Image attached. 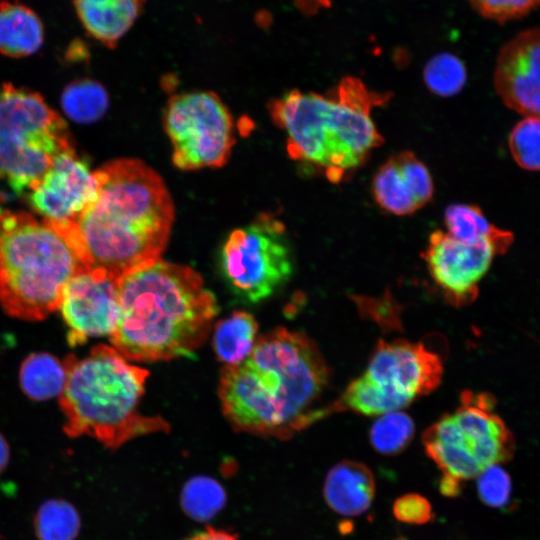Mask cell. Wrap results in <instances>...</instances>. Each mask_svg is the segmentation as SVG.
<instances>
[{
  "label": "cell",
  "mask_w": 540,
  "mask_h": 540,
  "mask_svg": "<svg viewBox=\"0 0 540 540\" xmlns=\"http://www.w3.org/2000/svg\"><path fill=\"white\" fill-rule=\"evenodd\" d=\"M255 22L261 28H267L271 23V15L267 11H258L255 14Z\"/></svg>",
  "instance_id": "cell-36"
},
{
  "label": "cell",
  "mask_w": 540,
  "mask_h": 540,
  "mask_svg": "<svg viewBox=\"0 0 540 540\" xmlns=\"http://www.w3.org/2000/svg\"><path fill=\"white\" fill-rule=\"evenodd\" d=\"M390 97L346 76L324 94L291 90L273 100L269 111L286 135L289 157L338 183L383 143L372 110Z\"/></svg>",
  "instance_id": "cell-4"
},
{
  "label": "cell",
  "mask_w": 540,
  "mask_h": 540,
  "mask_svg": "<svg viewBox=\"0 0 540 540\" xmlns=\"http://www.w3.org/2000/svg\"><path fill=\"white\" fill-rule=\"evenodd\" d=\"M372 195L384 211L407 216L429 203L434 183L426 165L411 151L389 157L375 173Z\"/></svg>",
  "instance_id": "cell-16"
},
{
  "label": "cell",
  "mask_w": 540,
  "mask_h": 540,
  "mask_svg": "<svg viewBox=\"0 0 540 540\" xmlns=\"http://www.w3.org/2000/svg\"><path fill=\"white\" fill-rule=\"evenodd\" d=\"M297 9L305 16H313L331 7V0H293Z\"/></svg>",
  "instance_id": "cell-33"
},
{
  "label": "cell",
  "mask_w": 540,
  "mask_h": 540,
  "mask_svg": "<svg viewBox=\"0 0 540 540\" xmlns=\"http://www.w3.org/2000/svg\"><path fill=\"white\" fill-rule=\"evenodd\" d=\"M462 481L449 475H444L439 481V490L441 494L447 497H456L462 490Z\"/></svg>",
  "instance_id": "cell-34"
},
{
  "label": "cell",
  "mask_w": 540,
  "mask_h": 540,
  "mask_svg": "<svg viewBox=\"0 0 540 540\" xmlns=\"http://www.w3.org/2000/svg\"><path fill=\"white\" fill-rule=\"evenodd\" d=\"M146 0H74L87 34L113 49L144 10Z\"/></svg>",
  "instance_id": "cell-18"
},
{
  "label": "cell",
  "mask_w": 540,
  "mask_h": 540,
  "mask_svg": "<svg viewBox=\"0 0 540 540\" xmlns=\"http://www.w3.org/2000/svg\"><path fill=\"white\" fill-rule=\"evenodd\" d=\"M3 212H4V211L2 210V208H1V206H0V217H1V215L3 214Z\"/></svg>",
  "instance_id": "cell-38"
},
{
  "label": "cell",
  "mask_w": 540,
  "mask_h": 540,
  "mask_svg": "<svg viewBox=\"0 0 540 540\" xmlns=\"http://www.w3.org/2000/svg\"><path fill=\"white\" fill-rule=\"evenodd\" d=\"M63 363L59 403L67 436H90L114 450L138 436L169 431L162 417L139 411L149 371L128 363L114 347L99 344L85 357L68 355Z\"/></svg>",
  "instance_id": "cell-5"
},
{
  "label": "cell",
  "mask_w": 540,
  "mask_h": 540,
  "mask_svg": "<svg viewBox=\"0 0 540 540\" xmlns=\"http://www.w3.org/2000/svg\"><path fill=\"white\" fill-rule=\"evenodd\" d=\"M509 149L516 163L530 171H540V118L524 117L512 129Z\"/></svg>",
  "instance_id": "cell-28"
},
{
  "label": "cell",
  "mask_w": 540,
  "mask_h": 540,
  "mask_svg": "<svg viewBox=\"0 0 540 540\" xmlns=\"http://www.w3.org/2000/svg\"><path fill=\"white\" fill-rule=\"evenodd\" d=\"M86 269L65 227L25 212L0 217V305L10 316L38 321L59 308L71 277Z\"/></svg>",
  "instance_id": "cell-6"
},
{
  "label": "cell",
  "mask_w": 540,
  "mask_h": 540,
  "mask_svg": "<svg viewBox=\"0 0 540 540\" xmlns=\"http://www.w3.org/2000/svg\"><path fill=\"white\" fill-rule=\"evenodd\" d=\"M96 192L94 171L74 146L60 152L39 182L26 195L44 220L74 222Z\"/></svg>",
  "instance_id": "cell-14"
},
{
  "label": "cell",
  "mask_w": 540,
  "mask_h": 540,
  "mask_svg": "<svg viewBox=\"0 0 540 540\" xmlns=\"http://www.w3.org/2000/svg\"><path fill=\"white\" fill-rule=\"evenodd\" d=\"M444 224L449 235L467 243L511 235L510 232L492 225L482 210L473 204L454 203L447 206L444 211Z\"/></svg>",
  "instance_id": "cell-23"
},
{
  "label": "cell",
  "mask_w": 540,
  "mask_h": 540,
  "mask_svg": "<svg viewBox=\"0 0 540 540\" xmlns=\"http://www.w3.org/2000/svg\"><path fill=\"white\" fill-rule=\"evenodd\" d=\"M341 526H342V528L340 529L341 532L346 533L352 530V524L350 522L348 523L344 522L341 524Z\"/></svg>",
  "instance_id": "cell-37"
},
{
  "label": "cell",
  "mask_w": 540,
  "mask_h": 540,
  "mask_svg": "<svg viewBox=\"0 0 540 540\" xmlns=\"http://www.w3.org/2000/svg\"><path fill=\"white\" fill-rule=\"evenodd\" d=\"M96 192L66 223L82 262L120 277L160 258L174 220L167 187L151 167L121 158L94 171Z\"/></svg>",
  "instance_id": "cell-2"
},
{
  "label": "cell",
  "mask_w": 540,
  "mask_h": 540,
  "mask_svg": "<svg viewBox=\"0 0 540 540\" xmlns=\"http://www.w3.org/2000/svg\"><path fill=\"white\" fill-rule=\"evenodd\" d=\"M496 93L524 117L540 118V27L519 33L498 53L494 72Z\"/></svg>",
  "instance_id": "cell-15"
},
{
  "label": "cell",
  "mask_w": 540,
  "mask_h": 540,
  "mask_svg": "<svg viewBox=\"0 0 540 540\" xmlns=\"http://www.w3.org/2000/svg\"><path fill=\"white\" fill-rule=\"evenodd\" d=\"M423 79L426 87L440 97L459 93L466 84L467 72L463 62L454 54L434 55L425 65Z\"/></svg>",
  "instance_id": "cell-27"
},
{
  "label": "cell",
  "mask_w": 540,
  "mask_h": 540,
  "mask_svg": "<svg viewBox=\"0 0 540 540\" xmlns=\"http://www.w3.org/2000/svg\"><path fill=\"white\" fill-rule=\"evenodd\" d=\"M443 364L422 343L379 341L365 372L350 382L340 398L344 409L380 416L408 406L441 383Z\"/></svg>",
  "instance_id": "cell-9"
},
{
  "label": "cell",
  "mask_w": 540,
  "mask_h": 540,
  "mask_svg": "<svg viewBox=\"0 0 540 540\" xmlns=\"http://www.w3.org/2000/svg\"><path fill=\"white\" fill-rule=\"evenodd\" d=\"M512 238L511 234L467 243L438 229L430 234L423 258L445 299L459 307L476 298L479 283L493 259L506 251Z\"/></svg>",
  "instance_id": "cell-12"
},
{
  "label": "cell",
  "mask_w": 540,
  "mask_h": 540,
  "mask_svg": "<svg viewBox=\"0 0 540 540\" xmlns=\"http://www.w3.org/2000/svg\"><path fill=\"white\" fill-rule=\"evenodd\" d=\"M163 120L172 144V160L179 169L217 168L227 162L235 143L234 123L215 93L197 91L172 96Z\"/></svg>",
  "instance_id": "cell-11"
},
{
  "label": "cell",
  "mask_w": 540,
  "mask_h": 540,
  "mask_svg": "<svg viewBox=\"0 0 540 540\" xmlns=\"http://www.w3.org/2000/svg\"><path fill=\"white\" fill-rule=\"evenodd\" d=\"M375 495L372 471L363 463L343 460L334 465L324 481L327 505L342 516H357L371 505Z\"/></svg>",
  "instance_id": "cell-17"
},
{
  "label": "cell",
  "mask_w": 540,
  "mask_h": 540,
  "mask_svg": "<svg viewBox=\"0 0 540 540\" xmlns=\"http://www.w3.org/2000/svg\"><path fill=\"white\" fill-rule=\"evenodd\" d=\"M220 269L230 290L241 300L256 303L271 296L293 272L284 224L263 213L233 230L222 247Z\"/></svg>",
  "instance_id": "cell-10"
},
{
  "label": "cell",
  "mask_w": 540,
  "mask_h": 540,
  "mask_svg": "<svg viewBox=\"0 0 540 540\" xmlns=\"http://www.w3.org/2000/svg\"><path fill=\"white\" fill-rule=\"evenodd\" d=\"M392 512L398 521L414 525L426 524L434 517L429 500L417 493H407L397 498Z\"/></svg>",
  "instance_id": "cell-31"
},
{
  "label": "cell",
  "mask_w": 540,
  "mask_h": 540,
  "mask_svg": "<svg viewBox=\"0 0 540 540\" xmlns=\"http://www.w3.org/2000/svg\"><path fill=\"white\" fill-rule=\"evenodd\" d=\"M10 459V448L9 444L0 433V474L5 470L9 463Z\"/></svg>",
  "instance_id": "cell-35"
},
{
  "label": "cell",
  "mask_w": 540,
  "mask_h": 540,
  "mask_svg": "<svg viewBox=\"0 0 540 540\" xmlns=\"http://www.w3.org/2000/svg\"><path fill=\"white\" fill-rule=\"evenodd\" d=\"M477 477L478 494L485 504L494 508L507 504L511 494V481L499 465L486 468Z\"/></svg>",
  "instance_id": "cell-29"
},
{
  "label": "cell",
  "mask_w": 540,
  "mask_h": 540,
  "mask_svg": "<svg viewBox=\"0 0 540 540\" xmlns=\"http://www.w3.org/2000/svg\"><path fill=\"white\" fill-rule=\"evenodd\" d=\"M485 18L505 22L521 17L540 4V0H468Z\"/></svg>",
  "instance_id": "cell-30"
},
{
  "label": "cell",
  "mask_w": 540,
  "mask_h": 540,
  "mask_svg": "<svg viewBox=\"0 0 540 540\" xmlns=\"http://www.w3.org/2000/svg\"><path fill=\"white\" fill-rule=\"evenodd\" d=\"M72 146L65 121L38 93L0 87V182L16 196L27 195Z\"/></svg>",
  "instance_id": "cell-7"
},
{
  "label": "cell",
  "mask_w": 540,
  "mask_h": 540,
  "mask_svg": "<svg viewBox=\"0 0 540 540\" xmlns=\"http://www.w3.org/2000/svg\"><path fill=\"white\" fill-rule=\"evenodd\" d=\"M108 94L104 87L91 79H79L67 85L61 96L65 114L77 123H93L108 108Z\"/></svg>",
  "instance_id": "cell-22"
},
{
  "label": "cell",
  "mask_w": 540,
  "mask_h": 540,
  "mask_svg": "<svg viewBox=\"0 0 540 540\" xmlns=\"http://www.w3.org/2000/svg\"><path fill=\"white\" fill-rule=\"evenodd\" d=\"M427 456L444 475L461 481L511 457L509 429L494 412L493 399L465 391L458 407L443 415L422 436Z\"/></svg>",
  "instance_id": "cell-8"
},
{
  "label": "cell",
  "mask_w": 540,
  "mask_h": 540,
  "mask_svg": "<svg viewBox=\"0 0 540 540\" xmlns=\"http://www.w3.org/2000/svg\"><path fill=\"white\" fill-rule=\"evenodd\" d=\"M330 369L306 334L278 327L260 336L241 363L224 366L218 395L238 432L288 439L325 417L318 407Z\"/></svg>",
  "instance_id": "cell-1"
},
{
  "label": "cell",
  "mask_w": 540,
  "mask_h": 540,
  "mask_svg": "<svg viewBox=\"0 0 540 540\" xmlns=\"http://www.w3.org/2000/svg\"><path fill=\"white\" fill-rule=\"evenodd\" d=\"M186 540H238V538L237 535L226 530L206 527Z\"/></svg>",
  "instance_id": "cell-32"
},
{
  "label": "cell",
  "mask_w": 540,
  "mask_h": 540,
  "mask_svg": "<svg viewBox=\"0 0 540 540\" xmlns=\"http://www.w3.org/2000/svg\"><path fill=\"white\" fill-rule=\"evenodd\" d=\"M257 333L258 324L252 314L234 311L215 325L212 343L217 358L225 366L241 363L253 350Z\"/></svg>",
  "instance_id": "cell-20"
},
{
  "label": "cell",
  "mask_w": 540,
  "mask_h": 540,
  "mask_svg": "<svg viewBox=\"0 0 540 540\" xmlns=\"http://www.w3.org/2000/svg\"><path fill=\"white\" fill-rule=\"evenodd\" d=\"M226 494L214 479L205 476L191 478L181 493V505L193 519L205 521L215 516L224 506Z\"/></svg>",
  "instance_id": "cell-26"
},
{
  "label": "cell",
  "mask_w": 540,
  "mask_h": 540,
  "mask_svg": "<svg viewBox=\"0 0 540 540\" xmlns=\"http://www.w3.org/2000/svg\"><path fill=\"white\" fill-rule=\"evenodd\" d=\"M118 277L105 270L82 269L67 282L58 310L69 328L71 345L115 331L119 317Z\"/></svg>",
  "instance_id": "cell-13"
},
{
  "label": "cell",
  "mask_w": 540,
  "mask_h": 540,
  "mask_svg": "<svg viewBox=\"0 0 540 540\" xmlns=\"http://www.w3.org/2000/svg\"><path fill=\"white\" fill-rule=\"evenodd\" d=\"M119 317L110 336L127 360L192 357L211 332L219 308L191 267L160 258L118 279Z\"/></svg>",
  "instance_id": "cell-3"
},
{
  "label": "cell",
  "mask_w": 540,
  "mask_h": 540,
  "mask_svg": "<svg viewBox=\"0 0 540 540\" xmlns=\"http://www.w3.org/2000/svg\"><path fill=\"white\" fill-rule=\"evenodd\" d=\"M44 29L38 15L14 0L0 2V52L21 58L37 52L43 44Z\"/></svg>",
  "instance_id": "cell-19"
},
{
  "label": "cell",
  "mask_w": 540,
  "mask_h": 540,
  "mask_svg": "<svg viewBox=\"0 0 540 540\" xmlns=\"http://www.w3.org/2000/svg\"><path fill=\"white\" fill-rule=\"evenodd\" d=\"M66 379L64 363L49 353H33L19 371L20 386L26 396L42 401L59 396Z\"/></svg>",
  "instance_id": "cell-21"
},
{
  "label": "cell",
  "mask_w": 540,
  "mask_h": 540,
  "mask_svg": "<svg viewBox=\"0 0 540 540\" xmlns=\"http://www.w3.org/2000/svg\"><path fill=\"white\" fill-rule=\"evenodd\" d=\"M33 527L38 540H75L81 528L76 508L64 499H49L37 509Z\"/></svg>",
  "instance_id": "cell-24"
},
{
  "label": "cell",
  "mask_w": 540,
  "mask_h": 540,
  "mask_svg": "<svg viewBox=\"0 0 540 540\" xmlns=\"http://www.w3.org/2000/svg\"><path fill=\"white\" fill-rule=\"evenodd\" d=\"M415 432L412 418L401 410L380 415L372 424L369 440L373 448L384 455L402 452L411 442Z\"/></svg>",
  "instance_id": "cell-25"
}]
</instances>
